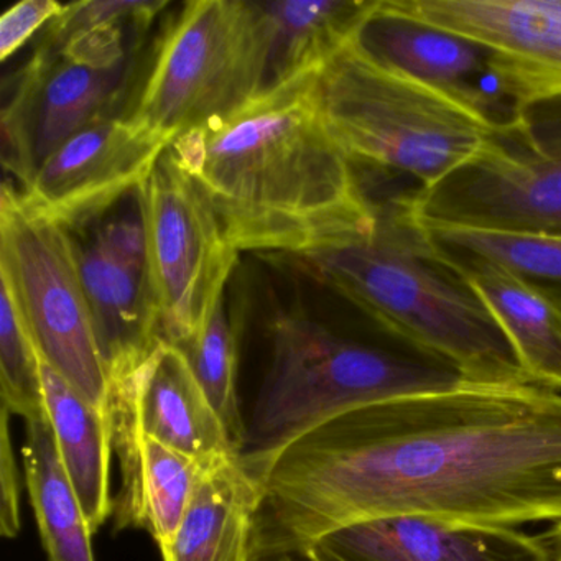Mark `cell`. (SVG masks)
Masks as SVG:
<instances>
[{
  "label": "cell",
  "instance_id": "6da1fadb",
  "mask_svg": "<svg viewBox=\"0 0 561 561\" xmlns=\"http://www.w3.org/2000/svg\"><path fill=\"white\" fill-rule=\"evenodd\" d=\"M254 554L376 518L561 524V390L465 383L336 416L257 472Z\"/></svg>",
  "mask_w": 561,
  "mask_h": 561
},
{
  "label": "cell",
  "instance_id": "7a4b0ae2",
  "mask_svg": "<svg viewBox=\"0 0 561 561\" xmlns=\"http://www.w3.org/2000/svg\"><path fill=\"white\" fill-rule=\"evenodd\" d=\"M318 71L265 90L169 147L239 252L310 254L373 222L376 202L324 121Z\"/></svg>",
  "mask_w": 561,
  "mask_h": 561
},
{
  "label": "cell",
  "instance_id": "3957f363",
  "mask_svg": "<svg viewBox=\"0 0 561 561\" xmlns=\"http://www.w3.org/2000/svg\"><path fill=\"white\" fill-rule=\"evenodd\" d=\"M413 190L377 202L366 231L295 261L380 330L451 364L469 382L534 383L471 282L416 221Z\"/></svg>",
  "mask_w": 561,
  "mask_h": 561
},
{
  "label": "cell",
  "instance_id": "277c9868",
  "mask_svg": "<svg viewBox=\"0 0 561 561\" xmlns=\"http://www.w3.org/2000/svg\"><path fill=\"white\" fill-rule=\"evenodd\" d=\"M465 383L471 382L461 370L403 341L364 343L304 314H277L242 461L255 474L275 453L336 416Z\"/></svg>",
  "mask_w": 561,
  "mask_h": 561
},
{
  "label": "cell",
  "instance_id": "5b68a950",
  "mask_svg": "<svg viewBox=\"0 0 561 561\" xmlns=\"http://www.w3.org/2000/svg\"><path fill=\"white\" fill-rule=\"evenodd\" d=\"M321 111L353 160L432 188L484 146L491 124L465 104L377 67L347 44L318 71Z\"/></svg>",
  "mask_w": 561,
  "mask_h": 561
},
{
  "label": "cell",
  "instance_id": "8992f818",
  "mask_svg": "<svg viewBox=\"0 0 561 561\" xmlns=\"http://www.w3.org/2000/svg\"><path fill=\"white\" fill-rule=\"evenodd\" d=\"M267 61L261 2L193 0L173 19L127 117L173 142L265 91Z\"/></svg>",
  "mask_w": 561,
  "mask_h": 561
},
{
  "label": "cell",
  "instance_id": "52a82bcc",
  "mask_svg": "<svg viewBox=\"0 0 561 561\" xmlns=\"http://www.w3.org/2000/svg\"><path fill=\"white\" fill-rule=\"evenodd\" d=\"M425 228L561 238V94L522 104L484 146L432 188H415Z\"/></svg>",
  "mask_w": 561,
  "mask_h": 561
},
{
  "label": "cell",
  "instance_id": "ba28073f",
  "mask_svg": "<svg viewBox=\"0 0 561 561\" xmlns=\"http://www.w3.org/2000/svg\"><path fill=\"white\" fill-rule=\"evenodd\" d=\"M0 282L8 285L42 360L91 405L110 413L111 382L70 229L22 203L0 198Z\"/></svg>",
  "mask_w": 561,
  "mask_h": 561
},
{
  "label": "cell",
  "instance_id": "9c48e42d",
  "mask_svg": "<svg viewBox=\"0 0 561 561\" xmlns=\"http://www.w3.org/2000/svg\"><path fill=\"white\" fill-rule=\"evenodd\" d=\"M160 337L183 346L202 333L238 262L211 203L167 150L136 192Z\"/></svg>",
  "mask_w": 561,
  "mask_h": 561
},
{
  "label": "cell",
  "instance_id": "30bf717a",
  "mask_svg": "<svg viewBox=\"0 0 561 561\" xmlns=\"http://www.w3.org/2000/svg\"><path fill=\"white\" fill-rule=\"evenodd\" d=\"M170 146L130 117H104L48 157L19 196L32 211L71 231L137 192Z\"/></svg>",
  "mask_w": 561,
  "mask_h": 561
},
{
  "label": "cell",
  "instance_id": "8fae6325",
  "mask_svg": "<svg viewBox=\"0 0 561 561\" xmlns=\"http://www.w3.org/2000/svg\"><path fill=\"white\" fill-rule=\"evenodd\" d=\"M127 68H94L64 54L35 50L2 110V162L21 188L67 140L111 117Z\"/></svg>",
  "mask_w": 561,
  "mask_h": 561
},
{
  "label": "cell",
  "instance_id": "7c38bea8",
  "mask_svg": "<svg viewBox=\"0 0 561 561\" xmlns=\"http://www.w3.org/2000/svg\"><path fill=\"white\" fill-rule=\"evenodd\" d=\"M350 44L377 67L465 104L491 126L518 110L494 51L415 21L389 0H377Z\"/></svg>",
  "mask_w": 561,
  "mask_h": 561
},
{
  "label": "cell",
  "instance_id": "4fadbf2b",
  "mask_svg": "<svg viewBox=\"0 0 561 561\" xmlns=\"http://www.w3.org/2000/svg\"><path fill=\"white\" fill-rule=\"evenodd\" d=\"M433 27L497 55L518 106L561 94V0H389Z\"/></svg>",
  "mask_w": 561,
  "mask_h": 561
},
{
  "label": "cell",
  "instance_id": "5bb4252c",
  "mask_svg": "<svg viewBox=\"0 0 561 561\" xmlns=\"http://www.w3.org/2000/svg\"><path fill=\"white\" fill-rule=\"evenodd\" d=\"M344 561H551L538 535L439 518H376L320 541Z\"/></svg>",
  "mask_w": 561,
  "mask_h": 561
},
{
  "label": "cell",
  "instance_id": "9a60e30c",
  "mask_svg": "<svg viewBox=\"0 0 561 561\" xmlns=\"http://www.w3.org/2000/svg\"><path fill=\"white\" fill-rule=\"evenodd\" d=\"M111 390L124 397L140 432L183 455H241L182 350L159 340L146 359Z\"/></svg>",
  "mask_w": 561,
  "mask_h": 561
},
{
  "label": "cell",
  "instance_id": "2e32d148",
  "mask_svg": "<svg viewBox=\"0 0 561 561\" xmlns=\"http://www.w3.org/2000/svg\"><path fill=\"white\" fill-rule=\"evenodd\" d=\"M110 420L123 476L114 502L116 530H147L163 550L175 537L196 485L218 458H192L150 438L114 390L110 392Z\"/></svg>",
  "mask_w": 561,
  "mask_h": 561
},
{
  "label": "cell",
  "instance_id": "e0dca14e",
  "mask_svg": "<svg viewBox=\"0 0 561 561\" xmlns=\"http://www.w3.org/2000/svg\"><path fill=\"white\" fill-rule=\"evenodd\" d=\"M77 249L98 343L114 382L133 373L162 340L149 267L111 251L94 232Z\"/></svg>",
  "mask_w": 561,
  "mask_h": 561
},
{
  "label": "cell",
  "instance_id": "ac0fdd59",
  "mask_svg": "<svg viewBox=\"0 0 561 561\" xmlns=\"http://www.w3.org/2000/svg\"><path fill=\"white\" fill-rule=\"evenodd\" d=\"M257 479L241 455L215 459L196 485L163 561H252Z\"/></svg>",
  "mask_w": 561,
  "mask_h": 561
},
{
  "label": "cell",
  "instance_id": "d6986e66",
  "mask_svg": "<svg viewBox=\"0 0 561 561\" xmlns=\"http://www.w3.org/2000/svg\"><path fill=\"white\" fill-rule=\"evenodd\" d=\"M45 409L61 465L96 534L114 511L110 474L113 430L110 413L91 405L57 370L42 360Z\"/></svg>",
  "mask_w": 561,
  "mask_h": 561
},
{
  "label": "cell",
  "instance_id": "ffe728a7",
  "mask_svg": "<svg viewBox=\"0 0 561 561\" xmlns=\"http://www.w3.org/2000/svg\"><path fill=\"white\" fill-rule=\"evenodd\" d=\"M471 282L511 341L531 382L561 390V308L515 277L484 261L449 262Z\"/></svg>",
  "mask_w": 561,
  "mask_h": 561
},
{
  "label": "cell",
  "instance_id": "44dd1931",
  "mask_svg": "<svg viewBox=\"0 0 561 561\" xmlns=\"http://www.w3.org/2000/svg\"><path fill=\"white\" fill-rule=\"evenodd\" d=\"M261 4L268 25L265 90H271L298 75L320 70L353 41L377 0H277Z\"/></svg>",
  "mask_w": 561,
  "mask_h": 561
},
{
  "label": "cell",
  "instance_id": "7402d4cb",
  "mask_svg": "<svg viewBox=\"0 0 561 561\" xmlns=\"http://www.w3.org/2000/svg\"><path fill=\"white\" fill-rule=\"evenodd\" d=\"M25 482L48 561L94 560V531L61 465L48 416L25 422Z\"/></svg>",
  "mask_w": 561,
  "mask_h": 561
},
{
  "label": "cell",
  "instance_id": "603a6c76",
  "mask_svg": "<svg viewBox=\"0 0 561 561\" xmlns=\"http://www.w3.org/2000/svg\"><path fill=\"white\" fill-rule=\"evenodd\" d=\"M425 229L433 248L446 261L491 262L512 272L561 308V238L456 228Z\"/></svg>",
  "mask_w": 561,
  "mask_h": 561
},
{
  "label": "cell",
  "instance_id": "cb8c5ba5",
  "mask_svg": "<svg viewBox=\"0 0 561 561\" xmlns=\"http://www.w3.org/2000/svg\"><path fill=\"white\" fill-rule=\"evenodd\" d=\"M225 304L222 298L198 336L176 347L185 354L199 386L221 416L232 442L242 451L245 420L239 409L238 343Z\"/></svg>",
  "mask_w": 561,
  "mask_h": 561
},
{
  "label": "cell",
  "instance_id": "d4e9b609",
  "mask_svg": "<svg viewBox=\"0 0 561 561\" xmlns=\"http://www.w3.org/2000/svg\"><path fill=\"white\" fill-rule=\"evenodd\" d=\"M0 393L2 407L25 422L47 416L42 357L8 285L0 284Z\"/></svg>",
  "mask_w": 561,
  "mask_h": 561
},
{
  "label": "cell",
  "instance_id": "484cf974",
  "mask_svg": "<svg viewBox=\"0 0 561 561\" xmlns=\"http://www.w3.org/2000/svg\"><path fill=\"white\" fill-rule=\"evenodd\" d=\"M165 8V0H90L67 4L64 14L48 25L38 48L54 50L71 35L101 25H133L144 31Z\"/></svg>",
  "mask_w": 561,
  "mask_h": 561
},
{
  "label": "cell",
  "instance_id": "4316f807",
  "mask_svg": "<svg viewBox=\"0 0 561 561\" xmlns=\"http://www.w3.org/2000/svg\"><path fill=\"white\" fill-rule=\"evenodd\" d=\"M65 5L55 0H22L0 19V58L18 54L42 27L64 14Z\"/></svg>",
  "mask_w": 561,
  "mask_h": 561
},
{
  "label": "cell",
  "instance_id": "83f0119b",
  "mask_svg": "<svg viewBox=\"0 0 561 561\" xmlns=\"http://www.w3.org/2000/svg\"><path fill=\"white\" fill-rule=\"evenodd\" d=\"M12 413L2 407L0 415V534L15 538L21 531V479L12 443Z\"/></svg>",
  "mask_w": 561,
  "mask_h": 561
},
{
  "label": "cell",
  "instance_id": "f1b7e54d",
  "mask_svg": "<svg viewBox=\"0 0 561 561\" xmlns=\"http://www.w3.org/2000/svg\"><path fill=\"white\" fill-rule=\"evenodd\" d=\"M538 537L550 551L551 561H561V524L551 525Z\"/></svg>",
  "mask_w": 561,
  "mask_h": 561
},
{
  "label": "cell",
  "instance_id": "f546056e",
  "mask_svg": "<svg viewBox=\"0 0 561 561\" xmlns=\"http://www.w3.org/2000/svg\"><path fill=\"white\" fill-rule=\"evenodd\" d=\"M252 561H317L310 553L254 554Z\"/></svg>",
  "mask_w": 561,
  "mask_h": 561
},
{
  "label": "cell",
  "instance_id": "4dcf8cb0",
  "mask_svg": "<svg viewBox=\"0 0 561 561\" xmlns=\"http://www.w3.org/2000/svg\"><path fill=\"white\" fill-rule=\"evenodd\" d=\"M307 553H310L317 561H344L337 554H334L333 551L324 548L323 545H314Z\"/></svg>",
  "mask_w": 561,
  "mask_h": 561
}]
</instances>
